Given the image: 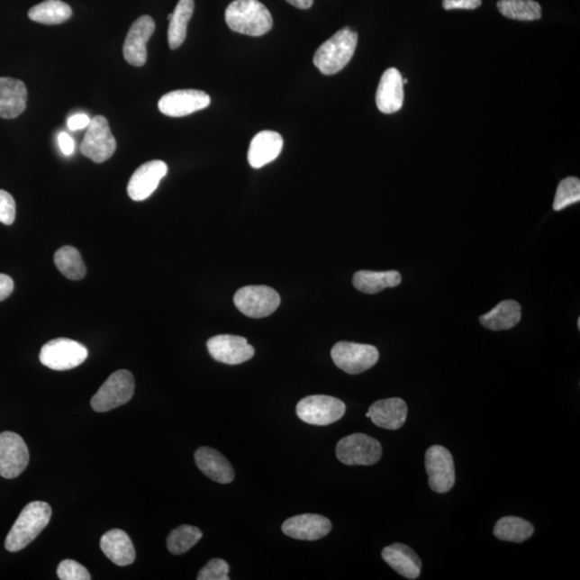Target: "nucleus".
Wrapping results in <instances>:
<instances>
[{
  "instance_id": "nucleus-41",
  "label": "nucleus",
  "mask_w": 580,
  "mask_h": 580,
  "mask_svg": "<svg viewBox=\"0 0 580 580\" xmlns=\"http://www.w3.org/2000/svg\"><path fill=\"white\" fill-rule=\"evenodd\" d=\"M286 2L290 5H293L295 8L305 10L312 7L314 0H286Z\"/></svg>"
},
{
  "instance_id": "nucleus-27",
  "label": "nucleus",
  "mask_w": 580,
  "mask_h": 580,
  "mask_svg": "<svg viewBox=\"0 0 580 580\" xmlns=\"http://www.w3.org/2000/svg\"><path fill=\"white\" fill-rule=\"evenodd\" d=\"M195 9L194 0H180L172 14L168 29V42L172 50L178 49L186 41L188 22Z\"/></svg>"
},
{
  "instance_id": "nucleus-11",
  "label": "nucleus",
  "mask_w": 580,
  "mask_h": 580,
  "mask_svg": "<svg viewBox=\"0 0 580 580\" xmlns=\"http://www.w3.org/2000/svg\"><path fill=\"white\" fill-rule=\"evenodd\" d=\"M429 486L434 493L446 494L454 487L456 471L453 456L448 449L433 445L425 457Z\"/></svg>"
},
{
  "instance_id": "nucleus-7",
  "label": "nucleus",
  "mask_w": 580,
  "mask_h": 580,
  "mask_svg": "<svg viewBox=\"0 0 580 580\" xmlns=\"http://www.w3.org/2000/svg\"><path fill=\"white\" fill-rule=\"evenodd\" d=\"M295 411L300 420L309 425L328 426L341 420L347 406L338 398L319 394L299 401Z\"/></svg>"
},
{
  "instance_id": "nucleus-32",
  "label": "nucleus",
  "mask_w": 580,
  "mask_h": 580,
  "mask_svg": "<svg viewBox=\"0 0 580 580\" xmlns=\"http://www.w3.org/2000/svg\"><path fill=\"white\" fill-rule=\"evenodd\" d=\"M203 535L202 530L197 527L183 524V526L172 530L167 539V548L171 554L177 556L186 554L203 539Z\"/></svg>"
},
{
  "instance_id": "nucleus-12",
  "label": "nucleus",
  "mask_w": 580,
  "mask_h": 580,
  "mask_svg": "<svg viewBox=\"0 0 580 580\" xmlns=\"http://www.w3.org/2000/svg\"><path fill=\"white\" fill-rule=\"evenodd\" d=\"M30 451L24 440L11 431L0 433V476L13 479L24 472Z\"/></svg>"
},
{
  "instance_id": "nucleus-25",
  "label": "nucleus",
  "mask_w": 580,
  "mask_h": 580,
  "mask_svg": "<svg viewBox=\"0 0 580 580\" xmlns=\"http://www.w3.org/2000/svg\"><path fill=\"white\" fill-rule=\"evenodd\" d=\"M521 320V306L515 300L502 301L488 313L479 317L485 328L493 331H509Z\"/></svg>"
},
{
  "instance_id": "nucleus-29",
  "label": "nucleus",
  "mask_w": 580,
  "mask_h": 580,
  "mask_svg": "<svg viewBox=\"0 0 580 580\" xmlns=\"http://www.w3.org/2000/svg\"><path fill=\"white\" fill-rule=\"evenodd\" d=\"M533 533V524L520 517L501 518L494 529L496 539L512 543H522L531 538Z\"/></svg>"
},
{
  "instance_id": "nucleus-42",
  "label": "nucleus",
  "mask_w": 580,
  "mask_h": 580,
  "mask_svg": "<svg viewBox=\"0 0 580 580\" xmlns=\"http://www.w3.org/2000/svg\"><path fill=\"white\" fill-rule=\"evenodd\" d=\"M577 325H578V329H579L580 328V319H578Z\"/></svg>"
},
{
  "instance_id": "nucleus-9",
  "label": "nucleus",
  "mask_w": 580,
  "mask_h": 580,
  "mask_svg": "<svg viewBox=\"0 0 580 580\" xmlns=\"http://www.w3.org/2000/svg\"><path fill=\"white\" fill-rule=\"evenodd\" d=\"M331 357L339 369L356 376L375 367L379 353L373 345L342 341L334 345Z\"/></svg>"
},
{
  "instance_id": "nucleus-36",
  "label": "nucleus",
  "mask_w": 580,
  "mask_h": 580,
  "mask_svg": "<svg viewBox=\"0 0 580 580\" xmlns=\"http://www.w3.org/2000/svg\"><path fill=\"white\" fill-rule=\"evenodd\" d=\"M15 221V202L8 192L0 191V222L13 225Z\"/></svg>"
},
{
  "instance_id": "nucleus-18",
  "label": "nucleus",
  "mask_w": 580,
  "mask_h": 580,
  "mask_svg": "<svg viewBox=\"0 0 580 580\" xmlns=\"http://www.w3.org/2000/svg\"><path fill=\"white\" fill-rule=\"evenodd\" d=\"M403 77L400 71L389 68L384 72L376 92V105L385 114L398 113L404 103Z\"/></svg>"
},
{
  "instance_id": "nucleus-40",
  "label": "nucleus",
  "mask_w": 580,
  "mask_h": 580,
  "mask_svg": "<svg viewBox=\"0 0 580 580\" xmlns=\"http://www.w3.org/2000/svg\"><path fill=\"white\" fill-rule=\"evenodd\" d=\"M59 144L61 152H63L65 155L69 156L75 152V141H74V139H72L68 135V133H66V132L59 133Z\"/></svg>"
},
{
  "instance_id": "nucleus-22",
  "label": "nucleus",
  "mask_w": 580,
  "mask_h": 580,
  "mask_svg": "<svg viewBox=\"0 0 580 580\" xmlns=\"http://www.w3.org/2000/svg\"><path fill=\"white\" fill-rule=\"evenodd\" d=\"M195 461L200 471L212 481L231 484L234 479V470L220 451L211 448H200L195 453Z\"/></svg>"
},
{
  "instance_id": "nucleus-24",
  "label": "nucleus",
  "mask_w": 580,
  "mask_h": 580,
  "mask_svg": "<svg viewBox=\"0 0 580 580\" xmlns=\"http://www.w3.org/2000/svg\"><path fill=\"white\" fill-rule=\"evenodd\" d=\"M100 548L114 565L127 566L136 560V550L128 534L120 529L111 530L100 539Z\"/></svg>"
},
{
  "instance_id": "nucleus-38",
  "label": "nucleus",
  "mask_w": 580,
  "mask_h": 580,
  "mask_svg": "<svg viewBox=\"0 0 580 580\" xmlns=\"http://www.w3.org/2000/svg\"><path fill=\"white\" fill-rule=\"evenodd\" d=\"M14 283L9 276L0 275V303L13 294Z\"/></svg>"
},
{
  "instance_id": "nucleus-28",
  "label": "nucleus",
  "mask_w": 580,
  "mask_h": 580,
  "mask_svg": "<svg viewBox=\"0 0 580 580\" xmlns=\"http://www.w3.org/2000/svg\"><path fill=\"white\" fill-rule=\"evenodd\" d=\"M72 10L69 5L61 0H46L38 4L29 11V18L37 23L58 25L69 20Z\"/></svg>"
},
{
  "instance_id": "nucleus-37",
  "label": "nucleus",
  "mask_w": 580,
  "mask_h": 580,
  "mask_svg": "<svg viewBox=\"0 0 580 580\" xmlns=\"http://www.w3.org/2000/svg\"><path fill=\"white\" fill-rule=\"evenodd\" d=\"M482 0H443V8L445 10H474L481 7Z\"/></svg>"
},
{
  "instance_id": "nucleus-10",
  "label": "nucleus",
  "mask_w": 580,
  "mask_h": 580,
  "mask_svg": "<svg viewBox=\"0 0 580 580\" xmlns=\"http://www.w3.org/2000/svg\"><path fill=\"white\" fill-rule=\"evenodd\" d=\"M116 140L109 122L103 115L93 117L81 144V153L95 163L102 164L113 158Z\"/></svg>"
},
{
  "instance_id": "nucleus-39",
  "label": "nucleus",
  "mask_w": 580,
  "mask_h": 580,
  "mask_svg": "<svg viewBox=\"0 0 580 580\" xmlns=\"http://www.w3.org/2000/svg\"><path fill=\"white\" fill-rule=\"evenodd\" d=\"M89 122H91V119L86 114H76L68 120V127L70 131H74L85 130Z\"/></svg>"
},
{
  "instance_id": "nucleus-8",
  "label": "nucleus",
  "mask_w": 580,
  "mask_h": 580,
  "mask_svg": "<svg viewBox=\"0 0 580 580\" xmlns=\"http://www.w3.org/2000/svg\"><path fill=\"white\" fill-rule=\"evenodd\" d=\"M234 304L245 316L250 319H264L275 313L281 304L276 290L265 285L247 286L234 295Z\"/></svg>"
},
{
  "instance_id": "nucleus-6",
  "label": "nucleus",
  "mask_w": 580,
  "mask_h": 580,
  "mask_svg": "<svg viewBox=\"0 0 580 580\" xmlns=\"http://www.w3.org/2000/svg\"><path fill=\"white\" fill-rule=\"evenodd\" d=\"M337 457L347 466H373L382 458L383 449L377 440L364 433L350 434L339 440Z\"/></svg>"
},
{
  "instance_id": "nucleus-14",
  "label": "nucleus",
  "mask_w": 580,
  "mask_h": 580,
  "mask_svg": "<svg viewBox=\"0 0 580 580\" xmlns=\"http://www.w3.org/2000/svg\"><path fill=\"white\" fill-rule=\"evenodd\" d=\"M206 348L213 359L231 366L243 364L255 355V349L247 339L231 334L211 338Z\"/></svg>"
},
{
  "instance_id": "nucleus-2",
  "label": "nucleus",
  "mask_w": 580,
  "mask_h": 580,
  "mask_svg": "<svg viewBox=\"0 0 580 580\" xmlns=\"http://www.w3.org/2000/svg\"><path fill=\"white\" fill-rule=\"evenodd\" d=\"M228 27L243 35L259 37L273 26L270 11L258 0H234L225 13Z\"/></svg>"
},
{
  "instance_id": "nucleus-13",
  "label": "nucleus",
  "mask_w": 580,
  "mask_h": 580,
  "mask_svg": "<svg viewBox=\"0 0 580 580\" xmlns=\"http://www.w3.org/2000/svg\"><path fill=\"white\" fill-rule=\"evenodd\" d=\"M211 98L208 94L197 89H178L161 97L159 109L170 117H183L208 108Z\"/></svg>"
},
{
  "instance_id": "nucleus-21",
  "label": "nucleus",
  "mask_w": 580,
  "mask_h": 580,
  "mask_svg": "<svg viewBox=\"0 0 580 580\" xmlns=\"http://www.w3.org/2000/svg\"><path fill=\"white\" fill-rule=\"evenodd\" d=\"M27 88L23 82L13 77H0V117L15 119L24 113Z\"/></svg>"
},
{
  "instance_id": "nucleus-30",
  "label": "nucleus",
  "mask_w": 580,
  "mask_h": 580,
  "mask_svg": "<svg viewBox=\"0 0 580 580\" xmlns=\"http://www.w3.org/2000/svg\"><path fill=\"white\" fill-rule=\"evenodd\" d=\"M55 265L61 275L72 281H80L86 275V267L82 256L76 248H60L54 256Z\"/></svg>"
},
{
  "instance_id": "nucleus-19",
  "label": "nucleus",
  "mask_w": 580,
  "mask_h": 580,
  "mask_svg": "<svg viewBox=\"0 0 580 580\" xmlns=\"http://www.w3.org/2000/svg\"><path fill=\"white\" fill-rule=\"evenodd\" d=\"M367 417L371 418L373 423L379 428L398 430L406 421L407 405L400 398L378 400L370 406Z\"/></svg>"
},
{
  "instance_id": "nucleus-1",
  "label": "nucleus",
  "mask_w": 580,
  "mask_h": 580,
  "mask_svg": "<svg viewBox=\"0 0 580 580\" xmlns=\"http://www.w3.org/2000/svg\"><path fill=\"white\" fill-rule=\"evenodd\" d=\"M51 516V506L47 502L35 501L27 504L5 539V549L16 552L27 548L48 526Z\"/></svg>"
},
{
  "instance_id": "nucleus-34",
  "label": "nucleus",
  "mask_w": 580,
  "mask_h": 580,
  "mask_svg": "<svg viewBox=\"0 0 580 580\" xmlns=\"http://www.w3.org/2000/svg\"><path fill=\"white\" fill-rule=\"evenodd\" d=\"M230 565L222 559H212L200 570L198 580H230Z\"/></svg>"
},
{
  "instance_id": "nucleus-4",
  "label": "nucleus",
  "mask_w": 580,
  "mask_h": 580,
  "mask_svg": "<svg viewBox=\"0 0 580 580\" xmlns=\"http://www.w3.org/2000/svg\"><path fill=\"white\" fill-rule=\"evenodd\" d=\"M135 393V379L130 371L120 370L110 376L96 394L91 405L98 412H109L131 401Z\"/></svg>"
},
{
  "instance_id": "nucleus-3",
  "label": "nucleus",
  "mask_w": 580,
  "mask_h": 580,
  "mask_svg": "<svg viewBox=\"0 0 580 580\" xmlns=\"http://www.w3.org/2000/svg\"><path fill=\"white\" fill-rule=\"evenodd\" d=\"M358 43V33L349 27L340 30L317 50L314 65L322 75L332 76L345 68L353 59Z\"/></svg>"
},
{
  "instance_id": "nucleus-16",
  "label": "nucleus",
  "mask_w": 580,
  "mask_h": 580,
  "mask_svg": "<svg viewBox=\"0 0 580 580\" xmlns=\"http://www.w3.org/2000/svg\"><path fill=\"white\" fill-rule=\"evenodd\" d=\"M154 32L155 22L149 15H142L133 22L122 48L127 63L137 67H142L147 63V44Z\"/></svg>"
},
{
  "instance_id": "nucleus-23",
  "label": "nucleus",
  "mask_w": 580,
  "mask_h": 580,
  "mask_svg": "<svg viewBox=\"0 0 580 580\" xmlns=\"http://www.w3.org/2000/svg\"><path fill=\"white\" fill-rule=\"evenodd\" d=\"M385 562L407 579H417L421 573V560L409 546L395 543L382 551Z\"/></svg>"
},
{
  "instance_id": "nucleus-26",
  "label": "nucleus",
  "mask_w": 580,
  "mask_h": 580,
  "mask_svg": "<svg viewBox=\"0 0 580 580\" xmlns=\"http://www.w3.org/2000/svg\"><path fill=\"white\" fill-rule=\"evenodd\" d=\"M403 277L398 271H367L362 270L355 273L353 284L359 292L375 295L381 293L386 288H393L400 285Z\"/></svg>"
},
{
  "instance_id": "nucleus-31",
  "label": "nucleus",
  "mask_w": 580,
  "mask_h": 580,
  "mask_svg": "<svg viewBox=\"0 0 580 580\" xmlns=\"http://www.w3.org/2000/svg\"><path fill=\"white\" fill-rule=\"evenodd\" d=\"M500 14L516 21H537L542 18V8L535 0H500Z\"/></svg>"
},
{
  "instance_id": "nucleus-33",
  "label": "nucleus",
  "mask_w": 580,
  "mask_h": 580,
  "mask_svg": "<svg viewBox=\"0 0 580 580\" xmlns=\"http://www.w3.org/2000/svg\"><path fill=\"white\" fill-rule=\"evenodd\" d=\"M580 202V181L579 178L568 177L562 180L557 186L554 210L561 211L568 205Z\"/></svg>"
},
{
  "instance_id": "nucleus-5",
  "label": "nucleus",
  "mask_w": 580,
  "mask_h": 580,
  "mask_svg": "<svg viewBox=\"0 0 580 580\" xmlns=\"http://www.w3.org/2000/svg\"><path fill=\"white\" fill-rule=\"evenodd\" d=\"M87 356L85 345L74 340L59 338L44 344L39 358L49 369L66 371L82 365Z\"/></svg>"
},
{
  "instance_id": "nucleus-20",
  "label": "nucleus",
  "mask_w": 580,
  "mask_h": 580,
  "mask_svg": "<svg viewBox=\"0 0 580 580\" xmlns=\"http://www.w3.org/2000/svg\"><path fill=\"white\" fill-rule=\"evenodd\" d=\"M284 141L280 133L265 131L258 133L250 142L248 159L255 169L272 163L281 154Z\"/></svg>"
},
{
  "instance_id": "nucleus-35",
  "label": "nucleus",
  "mask_w": 580,
  "mask_h": 580,
  "mask_svg": "<svg viewBox=\"0 0 580 580\" xmlns=\"http://www.w3.org/2000/svg\"><path fill=\"white\" fill-rule=\"evenodd\" d=\"M58 576L61 580H91V574L79 562L64 560L59 563Z\"/></svg>"
},
{
  "instance_id": "nucleus-15",
  "label": "nucleus",
  "mask_w": 580,
  "mask_h": 580,
  "mask_svg": "<svg viewBox=\"0 0 580 580\" xmlns=\"http://www.w3.org/2000/svg\"><path fill=\"white\" fill-rule=\"evenodd\" d=\"M168 172L163 160H152L139 167L128 183L127 192L135 202H143L152 196L159 183Z\"/></svg>"
},
{
  "instance_id": "nucleus-17",
  "label": "nucleus",
  "mask_w": 580,
  "mask_h": 580,
  "mask_svg": "<svg viewBox=\"0 0 580 580\" xmlns=\"http://www.w3.org/2000/svg\"><path fill=\"white\" fill-rule=\"evenodd\" d=\"M332 529L328 518L317 514H303L289 518L283 523L282 531L287 537L300 540H316L327 537Z\"/></svg>"
}]
</instances>
